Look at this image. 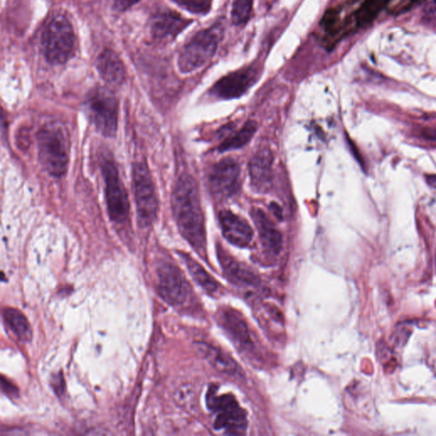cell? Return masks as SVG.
<instances>
[{
  "label": "cell",
  "instance_id": "cell-1",
  "mask_svg": "<svg viewBox=\"0 0 436 436\" xmlns=\"http://www.w3.org/2000/svg\"><path fill=\"white\" fill-rule=\"evenodd\" d=\"M171 206L183 237L199 254L206 253V236L199 187L195 179L183 174L176 183Z\"/></svg>",
  "mask_w": 436,
  "mask_h": 436
},
{
  "label": "cell",
  "instance_id": "cell-2",
  "mask_svg": "<svg viewBox=\"0 0 436 436\" xmlns=\"http://www.w3.org/2000/svg\"><path fill=\"white\" fill-rule=\"evenodd\" d=\"M38 154L44 170L52 177L62 178L70 162V141L58 123H48L37 134Z\"/></svg>",
  "mask_w": 436,
  "mask_h": 436
},
{
  "label": "cell",
  "instance_id": "cell-3",
  "mask_svg": "<svg viewBox=\"0 0 436 436\" xmlns=\"http://www.w3.org/2000/svg\"><path fill=\"white\" fill-rule=\"evenodd\" d=\"M74 31L70 20L66 15L55 14L43 33L42 47L47 62L52 65L66 63L74 54Z\"/></svg>",
  "mask_w": 436,
  "mask_h": 436
},
{
  "label": "cell",
  "instance_id": "cell-4",
  "mask_svg": "<svg viewBox=\"0 0 436 436\" xmlns=\"http://www.w3.org/2000/svg\"><path fill=\"white\" fill-rule=\"evenodd\" d=\"M221 34V27L213 26L194 35L180 51L179 70L189 74L206 65L217 52Z\"/></svg>",
  "mask_w": 436,
  "mask_h": 436
},
{
  "label": "cell",
  "instance_id": "cell-5",
  "mask_svg": "<svg viewBox=\"0 0 436 436\" xmlns=\"http://www.w3.org/2000/svg\"><path fill=\"white\" fill-rule=\"evenodd\" d=\"M85 109L90 121L100 133L114 138L118 129L119 102L110 90L95 88L88 94Z\"/></svg>",
  "mask_w": 436,
  "mask_h": 436
},
{
  "label": "cell",
  "instance_id": "cell-6",
  "mask_svg": "<svg viewBox=\"0 0 436 436\" xmlns=\"http://www.w3.org/2000/svg\"><path fill=\"white\" fill-rule=\"evenodd\" d=\"M132 191L140 225H152L157 218L159 202L153 178L145 161L136 162L132 167Z\"/></svg>",
  "mask_w": 436,
  "mask_h": 436
},
{
  "label": "cell",
  "instance_id": "cell-7",
  "mask_svg": "<svg viewBox=\"0 0 436 436\" xmlns=\"http://www.w3.org/2000/svg\"><path fill=\"white\" fill-rule=\"evenodd\" d=\"M100 166L105 184V196L110 218L112 222L121 225L128 221L130 214L129 199L125 185L121 181L117 165L112 156L103 155Z\"/></svg>",
  "mask_w": 436,
  "mask_h": 436
},
{
  "label": "cell",
  "instance_id": "cell-8",
  "mask_svg": "<svg viewBox=\"0 0 436 436\" xmlns=\"http://www.w3.org/2000/svg\"><path fill=\"white\" fill-rule=\"evenodd\" d=\"M214 389L211 388L206 399L208 407L217 414L215 419L216 429H222L230 435L245 433L247 428L246 411L239 406L233 395L218 396Z\"/></svg>",
  "mask_w": 436,
  "mask_h": 436
},
{
  "label": "cell",
  "instance_id": "cell-9",
  "mask_svg": "<svg viewBox=\"0 0 436 436\" xmlns=\"http://www.w3.org/2000/svg\"><path fill=\"white\" fill-rule=\"evenodd\" d=\"M158 291L169 305H181L190 293L189 284L178 267L164 263L158 270Z\"/></svg>",
  "mask_w": 436,
  "mask_h": 436
},
{
  "label": "cell",
  "instance_id": "cell-10",
  "mask_svg": "<svg viewBox=\"0 0 436 436\" xmlns=\"http://www.w3.org/2000/svg\"><path fill=\"white\" fill-rule=\"evenodd\" d=\"M209 182L216 197L221 199L233 197L239 189L241 167L234 159H223L213 167Z\"/></svg>",
  "mask_w": 436,
  "mask_h": 436
},
{
  "label": "cell",
  "instance_id": "cell-11",
  "mask_svg": "<svg viewBox=\"0 0 436 436\" xmlns=\"http://www.w3.org/2000/svg\"><path fill=\"white\" fill-rule=\"evenodd\" d=\"M258 66L251 65L234 72L215 84L211 94L219 99L229 100L241 98L257 82L259 78Z\"/></svg>",
  "mask_w": 436,
  "mask_h": 436
},
{
  "label": "cell",
  "instance_id": "cell-12",
  "mask_svg": "<svg viewBox=\"0 0 436 436\" xmlns=\"http://www.w3.org/2000/svg\"><path fill=\"white\" fill-rule=\"evenodd\" d=\"M191 22L173 11H159L150 19L151 34L156 41L174 39Z\"/></svg>",
  "mask_w": 436,
  "mask_h": 436
},
{
  "label": "cell",
  "instance_id": "cell-13",
  "mask_svg": "<svg viewBox=\"0 0 436 436\" xmlns=\"http://www.w3.org/2000/svg\"><path fill=\"white\" fill-rule=\"evenodd\" d=\"M219 223L224 237L232 245L246 247L253 241L254 232L250 224L231 211H222L219 214Z\"/></svg>",
  "mask_w": 436,
  "mask_h": 436
},
{
  "label": "cell",
  "instance_id": "cell-14",
  "mask_svg": "<svg viewBox=\"0 0 436 436\" xmlns=\"http://www.w3.org/2000/svg\"><path fill=\"white\" fill-rule=\"evenodd\" d=\"M273 155L269 150H262L253 156L249 164L251 184L258 193H266L270 190L273 173Z\"/></svg>",
  "mask_w": 436,
  "mask_h": 436
},
{
  "label": "cell",
  "instance_id": "cell-15",
  "mask_svg": "<svg viewBox=\"0 0 436 436\" xmlns=\"http://www.w3.org/2000/svg\"><path fill=\"white\" fill-rule=\"evenodd\" d=\"M251 215L257 227L264 249L275 255L281 253L283 246L281 232L277 230L265 213L259 208H254L251 210Z\"/></svg>",
  "mask_w": 436,
  "mask_h": 436
},
{
  "label": "cell",
  "instance_id": "cell-16",
  "mask_svg": "<svg viewBox=\"0 0 436 436\" xmlns=\"http://www.w3.org/2000/svg\"><path fill=\"white\" fill-rule=\"evenodd\" d=\"M97 70L103 81L110 85L119 86L126 81L125 64L114 51L106 49L99 55Z\"/></svg>",
  "mask_w": 436,
  "mask_h": 436
},
{
  "label": "cell",
  "instance_id": "cell-17",
  "mask_svg": "<svg viewBox=\"0 0 436 436\" xmlns=\"http://www.w3.org/2000/svg\"><path fill=\"white\" fill-rule=\"evenodd\" d=\"M199 349H201L207 361L219 373L230 376V377H242V371L237 362L232 359L230 355L223 353L221 350L213 345H207V343H201Z\"/></svg>",
  "mask_w": 436,
  "mask_h": 436
},
{
  "label": "cell",
  "instance_id": "cell-18",
  "mask_svg": "<svg viewBox=\"0 0 436 436\" xmlns=\"http://www.w3.org/2000/svg\"><path fill=\"white\" fill-rule=\"evenodd\" d=\"M222 326L239 345L250 348L253 345L250 331L245 321L233 310H223L220 317Z\"/></svg>",
  "mask_w": 436,
  "mask_h": 436
},
{
  "label": "cell",
  "instance_id": "cell-19",
  "mask_svg": "<svg viewBox=\"0 0 436 436\" xmlns=\"http://www.w3.org/2000/svg\"><path fill=\"white\" fill-rule=\"evenodd\" d=\"M180 257L186 264L187 269L189 270L192 278L194 279L198 285L201 286L206 293L215 294L219 289V284L208 272L204 269L201 264L198 263L189 255L180 253Z\"/></svg>",
  "mask_w": 436,
  "mask_h": 436
},
{
  "label": "cell",
  "instance_id": "cell-20",
  "mask_svg": "<svg viewBox=\"0 0 436 436\" xmlns=\"http://www.w3.org/2000/svg\"><path fill=\"white\" fill-rule=\"evenodd\" d=\"M224 271L231 281L239 285H253L256 283V275L248 267L236 260L220 253Z\"/></svg>",
  "mask_w": 436,
  "mask_h": 436
},
{
  "label": "cell",
  "instance_id": "cell-21",
  "mask_svg": "<svg viewBox=\"0 0 436 436\" xmlns=\"http://www.w3.org/2000/svg\"><path fill=\"white\" fill-rule=\"evenodd\" d=\"M7 326L13 331L17 338L22 342H30L32 330L29 322L21 312L15 309H6L4 311Z\"/></svg>",
  "mask_w": 436,
  "mask_h": 436
},
{
  "label": "cell",
  "instance_id": "cell-22",
  "mask_svg": "<svg viewBox=\"0 0 436 436\" xmlns=\"http://www.w3.org/2000/svg\"><path fill=\"white\" fill-rule=\"evenodd\" d=\"M257 122L253 121H247L241 130L230 135L224 141L220 144L218 150L220 152L231 151L241 149L246 145L253 138L257 131Z\"/></svg>",
  "mask_w": 436,
  "mask_h": 436
},
{
  "label": "cell",
  "instance_id": "cell-23",
  "mask_svg": "<svg viewBox=\"0 0 436 436\" xmlns=\"http://www.w3.org/2000/svg\"><path fill=\"white\" fill-rule=\"evenodd\" d=\"M390 1V0H366L355 14V21L357 26L364 27L369 25Z\"/></svg>",
  "mask_w": 436,
  "mask_h": 436
},
{
  "label": "cell",
  "instance_id": "cell-24",
  "mask_svg": "<svg viewBox=\"0 0 436 436\" xmlns=\"http://www.w3.org/2000/svg\"><path fill=\"white\" fill-rule=\"evenodd\" d=\"M253 10V0H234L232 8V21L235 25L247 22Z\"/></svg>",
  "mask_w": 436,
  "mask_h": 436
},
{
  "label": "cell",
  "instance_id": "cell-25",
  "mask_svg": "<svg viewBox=\"0 0 436 436\" xmlns=\"http://www.w3.org/2000/svg\"><path fill=\"white\" fill-rule=\"evenodd\" d=\"M191 13L206 15L211 9L213 0H171Z\"/></svg>",
  "mask_w": 436,
  "mask_h": 436
},
{
  "label": "cell",
  "instance_id": "cell-26",
  "mask_svg": "<svg viewBox=\"0 0 436 436\" xmlns=\"http://www.w3.org/2000/svg\"><path fill=\"white\" fill-rule=\"evenodd\" d=\"M51 386L53 388L55 393L58 396H61L64 394L65 383H64L62 374H60L54 376L53 378L51 380Z\"/></svg>",
  "mask_w": 436,
  "mask_h": 436
},
{
  "label": "cell",
  "instance_id": "cell-27",
  "mask_svg": "<svg viewBox=\"0 0 436 436\" xmlns=\"http://www.w3.org/2000/svg\"><path fill=\"white\" fill-rule=\"evenodd\" d=\"M139 1L140 0H114V7L116 11H125Z\"/></svg>",
  "mask_w": 436,
  "mask_h": 436
},
{
  "label": "cell",
  "instance_id": "cell-28",
  "mask_svg": "<svg viewBox=\"0 0 436 436\" xmlns=\"http://www.w3.org/2000/svg\"><path fill=\"white\" fill-rule=\"evenodd\" d=\"M2 390L6 392L7 395L11 396H17L18 394L17 388H15L12 383L7 380L2 378Z\"/></svg>",
  "mask_w": 436,
  "mask_h": 436
},
{
  "label": "cell",
  "instance_id": "cell-29",
  "mask_svg": "<svg viewBox=\"0 0 436 436\" xmlns=\"http://www.w3.org/2000/svg\"><path fill=\"white\" fill-rule=\"evenodd\" d=\"M423 135L428 139L432 140V141H436V127L428 128L423 131Z\"/></svg>",
  "mask_w": 436,
  "mask_h": 436
},
{
  "label": "cell",
  "instance_id": "cell-30",
  "mask_svg": "<svg viewBox=\"0 0 436 436\" xmlns=\"http://www.w3.org/2000/svg\"><path fill=\"white\" fill-rule=\"evenodd\" d=\"M270 209L276 218L278 219H282V208L277 205V204L272 203L270 205Z\"/></svg>",
  "mask_w": 436,
  "mask_h": 436
},
{
  "label": "cell",
  "instance_id": "cell-31",
  "mask_svg": "<svg viewBox=\"0 0 436 436\" xmlns=\"http://www.w3.org/2000/svg\"><path fill=\"white\" fill-rule=\"evenodd\" d=\"M426 182L430 186L435 187L436 189V175L426 176Z\"/></svg>",
  "mask_w": 436,
  "mask_h": 436
},
{
  "label": "cell",
  "instance_id": "cell-32",
  "mask_svg": "<svg viewBox=\"0 0 436 436\" xmlns=\"http://www.w3.org/2000/svg\"><path fill=\"white\" fill-rule=\"evenodd\" d=\"M435 3H436V0H435Z\"/></svg>",
  "mask_w": 436,
  "mask_h": 436
}]
</instances>
